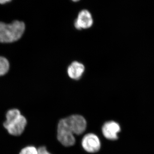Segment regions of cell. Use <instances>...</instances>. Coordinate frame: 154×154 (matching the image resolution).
Returning a JSON list of instances; mask_svg holds the SVG:
<instances>
[{"label": "cell", "mask_w": 154, "mask_h": 154, "mask_svg": "<svg viewBox=\"0 0 154 154\" xmlns=\"http://www.w3.org/2000/svg\"><path fill=\"white\" fill-rule=\"evenodd\" d=\"M57 138L64 146H72L75 143L74 135L67 125L65 118L60 119L58 124Z\"/></svg>", "instance_id": "3957f363"}, {"label": "cell", "mask_w": 154, "mask_h": 154, "mask_svg": "<svg viewBox=\"0 0 154 154\" xmlns=\"http://www.w3.org/2000/svg\"><path fill=\"white\" fill-rule=\"evenodd\" d=\"M3 126L8 134L13 136H19L25 131L28 124L27 118L20 110L12 108L7 111Z\"/></svg>", "instance_id": "6da1fadb"}, {"label": "cell", "mask_w": 154, "mask_h": 154, "mask_svg": "<svg viewBox=\"0 0 154 154\" xmlns=\"http://www.w3.org/2000/svg\"><path fill=\"white\" fill-rule=\"evenodd\" d=\"M85 71V65L82 63L77 61L72 62L67 69V73L69 78L74 81L81 79Z\"/></svg>", "instance_id": "ba28073f"}, {"label": "cell", "mask_w": 154, "mask_h": 154, "mask_svg": "<svg viewBox=\"0 0 154 154\" xmlns=\"http://www.w3.org/2000/svg\"><path fill=\"white\" fill-rule=\"evenodd\" d=\"M19 154H38V149L34 146H26L20 150Z\"/></svg>", "instance_id": "30bf717a"}, {"label": "cell", "mask_w": 154, "mask_h": 154, "mask_svg": "<svg viewBox=\"0 0 154 154\" xmlns=\"http://www.w3.org/2000/svg\"><path fill=\"white\" fill-rule=\"evenodd\" d=\"M10 69V63L6 58L0 56V76L6 75Z\"/></svg>", "instance_id": "9c48e42d"}, {"label": "cell", "mask_w": 154, "mask_h": 154, "mask_svg": "<svg viewBox=\"0 0 154 154\" xmlns=\"http://www.w3.org/2000/svg\"><path fill=\"white\" fill-rule=\"evenodd\" d=\"M25 23L15 21L11 24L0 22V42L10 43L19 40L24 34Z\"/></svg>", "instance_id": "7a4b0ae2"}, {"label": "cell", "mask_w": 154, "mask_h": 154, "mask_svg": "<svg viewBox=\"0 0 154 154\" xmlns=\"http://www.w3.org/2000/svg\"><path fill=\"white\" fill-rule=\"evenodd\" d=\"M66 124L74 134H82L87 128V121L80 115H72L65 118Z\"/></svg>", "instance_id": "277c9868"}, {"label": "cell", "mask_w": 154, "mask_h": 154, "mask_svg": "<svg viewBox=\"0 0 154 154\" xmlns=\"http://www.w3.org/2000/svg\"><path fill=\"white\" fill-rule=\"evenodd\" d=\"M38 154H51L47 150L45 146H42L38 148Z\"/></svg>", "instance_id": "8fae6325"}, {"label": "cell", "mask_w": 154, "mask_h": 154, "mask_svg": "<svg viewBox=\"0 0 154 154\" xmlns=\"http://www.w3.org/2000/svg\"><path fill=\"white\" fill-rule=\"evenodd\" d=\"M11 0H0V4H5L11 2Z\"/></svg>", "instance_id": "7c38bea8"}, {"label": "cell", "mask_w": 154, "mask_h": 154, "mask_svg": "<svg viewBox=\"0 0 154 154\" xmlns=\"http://www.w3.org/2000/svg\"><path fill=\"white\" fill-rule=\"evenodd\" d=\"M82 145L85 151L91 153L99 151L101 146L99 137L93 133L86 134L82 140Z\"/></svg>", "instance_id": "8992f818"}, {"label": "cell", "mask_w": 154, "mask_h": 154, "mask_svg": "<svg viewBox=\"0 0 154 154\" xmlns=\"http://www.w3.org/2000/svg\"><path fill=\"white\" fill-rule=\"evenodd\" d=\"M93 24L94 19L92 14L86 9L80 11L74 23L75 28L79 30L89 29Z\"/></svg>", "instance_id": "5b68a950"}, {"label": "cell", "mask_w": 154, "mask_h": 154, "mask_svg": "<svg viewBox=\"0 0 154 154\" xmlns=\"http://www.w3.org/2000/svg\"><path fill=\"white\" fill-rule=\"evenodd\" d=\"M121 130L120 125L116 122L111 121L105 122L102 127L103 135L109 140H115L118 139V134Z\"/></svg>", "instance_id": "52a82bcc"}, {"label": "cell", "mask_w": 154, "mask_h": 154, "mask_svg": "<svg viewBox=\"0 0 154 154\" xmlns=\"http://www.w3.org/2000/svg\"><path fill=\"white\" fill-rule=\"evenodd\" d=\"M72 2H79L80 0H72Z\"/></svg>", "instance_id": "4fadbf2b"}]
</instances>
